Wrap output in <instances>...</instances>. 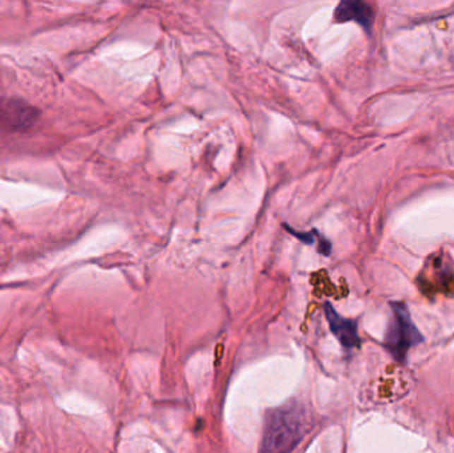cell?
I'll return each mask as SVG.
<instances>
[{
    "instance_id": "obj_1",
    "label": "cell",
    "mask_w": 454,
    "mask_h": 453,
    "mask_svg": "<svg viewBox=\"0 0 454 453\" xmlns=\"http://www.w3.org/2000/svg\"><path fill=\"white\" fill-rule=\"evenodd\" d=\"M310 411L298 400L268 409L259 453H292L310 432Z\"/></svg>"
},
{
    "instance_id": "obj_2",
    "label": "cell",
    "mask_w": 454,
    "mask_h": 453,
    "mask_svg": "<svg viewBox=\"0 0 454 453\" xmlns=\"http://www.w3.org/2000/svg\"><path fill=\"white\" fill-rule=\"evenodd\" d=\"M392 317L388 324L384 347L399 363H405L410 348L424 342V336L412 321L405 302H390Z\"/></svg>"
},
{
    "instance_id": "obj_3",
    "label": "cell",
    "mask_w": 454,
    "mask_h": 453,
    "mask_svg": "<svg viewBox=\"0 0 454 453\" xmlns=\"http://www.w3.org/2000/svg\"><path fill=\"white\" fill-rule=\"evenodd\" d=\"M40 112L31 104L15 98L0 99V131L27 132L39 120Z\"/></svg>"
},
{
    "instance_id": "obj_4",
    "label": "cell",
    "mask_w": 454,
    "mask_h": 453,
    "mask_svg": "<svg viewBox=\"0 0 454 453\" xmlns=\"http://www.w3.org/2000/svg\"><path fill=\"white\" fill-rule=\"evenodd\" d=\"M333 20L336 23L354 22L366 33H371L375 22V11L366 1L343 0L333 11Z\"/></svg>"
},
{
    "instance_id": "obj_5",
    "label": "cell",
    "mask_w": 454,
    "mask_h": 453,
    "mask_svg": "<svg viewBox=\"0 0 454 453\" xmlns=\"http://www.w3.org/2000/svg\"><path fill=\"white\" fill-rule=\"evenodd\" d=\"M324 314L327 322L330 324V329L336 339L345 348H357L360 347V336L357 332V323L354 319L344 318L337 311L333 309L330 302L324 303Z\"/></svg>"
},
{
    "instance_id": "obj_6",
    "label": "cell",
    "mask_w": 454,
    "mask_h": 453,
    "mask_svg": "<svg viewBox=\"0 0 454 453\" xmlns=\"http://www.w3.org/2000/svg\"><path fill=\"white\" fill-rule=\"evenodd\" d=\"M285 228L287 229L289 234H292L294 237H297L299 241L306 243V245H313V243L318 242V252H319L321 254L325 255V257L331 254V250H333L331 243H330V241H328L325 237H323L318 230L299 233L294 230V229H291V228H288L287 225H285Z\"/></svg>"
}]
</instances>
